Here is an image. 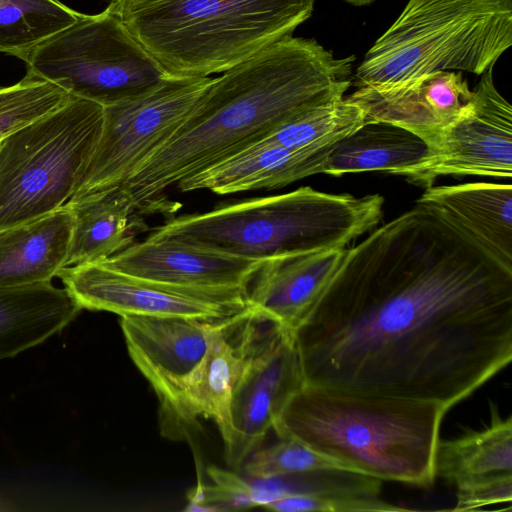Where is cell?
Returning <instances> with one entry per match:
<instances>
[{
    "instance_id": "2",
    "label": "cell",
    "mask_w": 512,
    "mask_h": 512,
    "mask_svg": "<svg viewBox=\"0 0 512 512\" xmlns=\"http://www.w3.org/2000/svg\"><path fill=\"white\" fill-rule=\"evenodd\" d=\"M354 56L289 37L212 79L175 134L122 185L143 213L164 191L257 144L302 111L344 97Z\"/></svg>"
},
{
    "instance_id": "31",
    "label": "cell",
    "mask_w": 512,
    "mask_h": 512,
    "mask_svg": "<svg viewBox=\"0 0 512 512\" xmlns=\"http://www.w3.org/2000/svg\"><path fill=\"white\" fill-rule=\"evenodd\" d=\"M151 1L156 0H110L106 10L118 16L128 9Z\"/></svg>"
},
{
    "instance_id": "23",
    "label": "cell",
    "mask_w": 512,
    "mask_h": 512,
    "mask_svg": "<svg viewBox=\"0 0 512 512\" xmlns=\"http://www.w3.org/2000/svg\"><path fill=\"white\" fill-rule=\"evenodd\" d=\"M81 310L65 288L51 282L0 289V360L58 334Z\"/></svg>"
},
{
    "instance_id": "10",
    "label": "cell",
    "mask_w": 512,
    "mask_h": 512,
    "mask_svg": "<svg viewBox=\"0 0 512 512\" xmlns=\"http://www.w3.org/2000/svg\"><path fill=\"white\" fill-rule=\"evenodd\" d=\"M81 309L121 316L221 321L251 310L248 290L169 285L135 277L103 262L67 266L58 276Z\"/></svg>"
},
{
    "instance_id": "18",
    "label": "cell",
    "mask_w": 512,
    "mask_h": 512,
    "mask_svg": "<svg viewBox=\"0 0 512 512\" xmlns=\"http://www.w3.org/2000/svg\"><path fill=\"white\" fill-rule=\"evenodd\" d=\"M346 248L263 262L248 291L252 310L294 333L305 322L338 268Z\"/></svg>"
},
{
    "instance_id": "16",
    "label": "cell",
    "mask_w": 512,
    "mask_h": 512,
    "mask_svg": "<svg viewBox=\"0 0 512 512\" xmlns=\"http://www.w3.org/2000/svg\"><path fill=\"white\" fill-rule=\"evenodd\" d=\"M102 262L123 273L169 285L247 290L263 264L152 235Z\"/></svg>"
},
{
    "instance_id": "22",
    "label": "cell",
    "mask_w": 512,
    "mask_h": 512,
    "mask_svg": "<svg viewBox=\"0 0 512 512\" xmlns=\"http://www.w3.org/2000/svg\"><path fill=\"white\" fill-rule=\"evenodd\" d=\"M72 214L66 204L0 231V289L51 282L66 267Z\"/></svg>"
},
{
    "instance_id": "15",
    "label": "cell",
    "mask_w": 512,
    "mask_h": 512,
    "mask_svg": "<svg viewBox=\"0 0 512 512\" xmlns=\"http://www.w3.org/2000/svg\"><path fill=\"white\" fill-rule=\"evenodd\" d=\"M435 475L455 485L457 501L452 511H471L512 500V417L503 419L491 406V421L439 440Z\"/></svg>"
},
{
    "instance_id": "20",
    "label": "cell",
    "mask_w": 512,
    "mask_h": 512,
    "mask_svg": "<svg viewBox=\"0 0 512 512\" xmlns=\"http://www.w3.org/2000/svg\"><path fill=\"white\" fill-rule=\"evenodd\" d=\"M66 206L73 220L66 267L102 262L148 228L122 184L73 196Z\"/></svg>"
},
{
    "instance_id": "13",
    "label": "cell",
    "mask_w": 512,
    "mask_h": 512,
    "mask_svg": "<svg viewBox=\"0 0 512 512\" xmlns=\"http://www.w3.org/2000/svg\"><path fill=\"white\" fill-rule=\"evenodd\" d=\"M265 320L251 308L212 326L202 362L171 409L159 417L162 436L186 439L198 426V418L204 417L215 422L223 444H227L232 392Z\"/></svg>"
},
{
    "instance_id": "11",
    "label": "cell",
    "mask_w": 512,
    "mask_h": 512,
    "mask_svg": "<svg viewBox=\"0 0 512 512\" xmlns=\"http://www.w3.org/2000/svg\"><path fill=\"white\" fill-rule=\"evenodd\" d=\"M305 384L294 335L265 320L235 384L230 404L231 435L224 445L236 470L255 451L289 399Z\"/></svg>"
},
{
    "instance_id": "29",
    "label": "cell",
    "mask_w": 512,
    "mask_h": 512,
    "mask_svg": "<svg viewBox=\"0 0 512 512\" xmlns=\"http://www.w3.org/2000/svg\"><path fill=\"white\" fill-rule=\"evenodd\" d=\"M328 468L343 469L291 438H280L272 446L257 448L242 466L247 477L251 478H270Z\"/></svg>"
},
{
    "instance_id": "24",
    "label": "cell",
    "mask_w": 512,
    "mask_h": 512,
    "mask_svg": "<svg viewBox=\"0 0 512 512\" xmlns=\"http://www.w3.org/2000/svg\"><path fill=\"white\" fill-rule=\"evenodd\" d=\"M428 155V144L415 133L388 122L367 120L335 143L322 173L340 176L383 171L406 176Z\"/></svg>"
},
{
    "instance_id": "3",
    "label": "cell",
    "mask_w": 512,
    "mask_h": 512,
    "mask_svg": "<svg viewBox=\"0 0 512 512\" xmlns=\"http://www.w3.org/2000/svg\"><path fill=\"white\" fill-rule=\"evenodd\" d=\"M446 409L435 402L356 394L304 384L273 430L337 463L381 481L433 485Z\"/></svg>"
},
{
    "instance_id": "26",
    "label": "cell",
    "mask_w": 512,
    "mask_h": 512,
    "mask_svg": "<svg viewBox=\"0 0 512 512\" xmlns=\"http://www.w3.org/2000/svg\"><path fill=\"white\" fill-rule=\"evenodd\" d=\"M365 121V112L343 97L302 111L262 141L291 149L328 145L340 141Z\"/></svg>"
},
{
    "instance_id": "19",
    "label": "cell",
    "mask_w": 512,
    "mask_h": 512,
    "mask_svg": "<svg viewBox=\"0 0 512 512\" xmlns=\"http://www.w3.org/2000/svg\"><path fill=\"white\" fill-rule=\"evenodd\" d=\"M335 143L291 149L260 141L242 152L194 174L176 186L182 192L209 190L231 194L258 189L281 188L323 172Z\"/></svg>"
},
{
    "instance_id": "21",
    "label": "cell",
    "mask_w": 512,
    "mask_h": 512,
    "mask_svg": "<svg viewBox=\"0 0 512 512\" xmlns=\"http://www.w3.org/2000/svg\"><path fill=\"white\" fill-rule=\"evenodd\" d=\"M416 203L440 211L447 219L512 269V186L465 183L431 186Z\"/></svg>"
},
{
    "instance_id": "17",
    "label": "cell",
    "mask_w": 512,
    "mask_h": 512,
    "mask_svg": "<svg viewBox=\"0 0 512 512\" xmlns=\"http://www.w3.org/2000/svg\"><path fill=\"white\" fill-rule=\"evenodd\" d=\"M473 91L462 73L437 71L392 87H359L346 97L366 114L405 128L429 144L466 109Z\"/></svg>"
},
{
    "instance_id": "30",
    "label": "cell",
    "mask_w": 512,
    "mask_h": 512,
    "mask_svg": "<svg viewBox=\"0 0 512 512\" xmlns=\"http://www.w3.org/2000/svg\"><path fill=\"white\" fill-rule=\"evenodd\" d=\"M281 512H368L404 511L401 506L380 497H320L313 495H288L264 506Z\"/></svg>"
},
{
    "instance_id": "8",
    "label": "cell",
    "mask_w": 512,
    "mask_h": 512,
    "mask_svg": "<svg viewBox=\"0 0 512 512\" xmlns=\"http://www.w3.org/2000/svg\"><path fill=\"white\" fill-rule=\"evenodd\" d=\"M23 61L27 75L103 107L139 97L170 77L121 18L106 9L83 14Z\"/></svg>"
},
{
    "instance_id": "5",
    "label": "cell",
    "mask_w": 512,
    "mask_h": 512,
    "mask_svg": "<svg viewBox=\"0 0 512 512\" xmlns=\"http://www.w3.org/2000/svg\"><path fill=\"white\" fill-rule=\"evenodd\" d=\"M314 0H156L118 15L169 74L223 73L292 37Z\"/></svg>"
},
{
    "instance_id": "28",
    "label": "cell",
    "mask_w": 512,
    "mask_h": 512,
    "mask_svg": "<svg viewBox=\"0 0 512 512\" xmlns=\"http://www.w3.org/2000/svg\"><path fill=\"white\" fill-rule=\"evenodd\" d=\"M71 97L59 86L27 74L18 83L0 88V141Z\"/></svg>"
},
{
    "instance_id": "32",
    "label": "cell",
    "mask_w": 512,
    "mask_h": 512,
    "mask_svg": "<svg viewBox=\"0 0 512 512\" xmlns=\"http://www.w3.org/2000/svg\"><path fill=\"white\" fill-rule=\"evenodd\" d=\"M345 2L355 5V6H363L372 3L375 0H344Z\"/></svg>"
},
{
    "instance_id": "27",
    "label": "cell",
    "mask_w": 512,
    "mask_h": 512,
    "mask_svg": "<svg viewBox=\"0 0 512 512\" xmlns=\"http://www.w3.org/2000/svg\"><path fill=\"white\" fill-rule=\"evenodd\" d=\"M211 485L196 487L187 510L239 511L264 507L275 500L273 492L258 478H245L216 466L207 468Z\"/></svg>"
},
{
    "instance_id": "14",
    "label": "cell",
    "mask_w": 512,
    "mask_h": 512,
    "mask_svg": "<svg viewBox=\"0 0 512 512\" xmlns=\"http://www.w3.org/2000/svg\"><path fill=\"white\" fill-rule=\"evenodd\" d=\"M216 322L185 317L121 316L128 353L157 395L159 417L171 409L202 362Z\"/></svg>"
},
{
    "instance_id": "7",
    "label": "cell",
    "mask_w": 512,
    "mask_h": 512,
    "mask_svg": "<svg viewBox=\"0 0 512 512\" xmlns=\"http://www.w3.org/2000/svg\"><path fill=\"white\" fill-rule=\"evenodd\" d=\"M103 106L71 97L0 141V231L63 207L92 159Z\"/></svg>"
},
{
    "instance_id": "9",
    "label": "cell",
    "mask_w": 512,
    "mask_h": 512,
    "mask_svg": "<svg viewBox=\"0 0 512 512\" xmlns=\"http://www.w3.org/2000/svg\"><path fill=\"white\" fill-rule=\"evenodd\" d=\"M211 80L170 76L139 97L103 107L99 142L73 196L126 182L175 134Z\"/></svg>"
},
{
    "instance_id": "12",
    "label": "cell",
    "mask_w": 512,
    "mask_h": 512,
    "mask_svg": "<svg viewBox=\"0 0 512 512\" xmlns=\"http://www.w3.org/2000/svg\"><path fill=\"white\" fill-rule=\"evenodd\" d=\"M493 66L484 73L462 114L429 144L426 160L405 177L433 186L444 175L511 179L512 107L495 87Z\"/></svg>"
},
{
    "instance_id": "25",
    "label": "cell",
    "mask_w": 512,
    "mask_h": 512,
    "mask_svg": "<svg viewBox=\"0 0 512 512\" xmlns=\"http://www.w3.org/2000/svg\"><path fill=\"white\" fill-rule=\"evenodd\" d=\"M82 15L58 0H0V52L24 60Z\"/></svg>"
},
{
    "instance_id": "1",
    "label": "cell",
    "mask_w": 512,
    "mask_h": 512,
    "mask_svg": "<svg viewBox=\"0 0 512 512\" xmlns=\"http://www.w3.org/2000/svg\"><path fill=\"white\" fill-rule=\"evenodd\" d=\"M294 338L305 384L448 410L512 360V269L417 203L345 250Z\"/></svg>"
},
{
    "instance_id": "4",
    "label": "cell",
    "mask_w": 512,
    "mask_h": 512,
    "mask_svg": "<svg viewBox=\"0 0 512 512\" xmlns=\"http://www.w3.org/2000/svg\"><path fill=\"white\" fill-rule=\"evenodd\" d=\"M383 203L379 194L355 197L301 187L182 215L150 235L265 262L345 248L377 226Z\"/></svg>"
},
{
    "instance_id": "6",
    "label": "cell",
    "mask_w": 512,
    "mask_h": 512,
    "mask_svg": "<svg viewBox=\"0 0 512 512\" xmlns=\"http://www.w3.org/2000/svg\"><path fill=\"white\" fill-rule=\"evenodd\" d=\"M511 44L512 0H409L355 77L392 87L437 71L481 75Z\"/></svg>"
}]
</instances>
